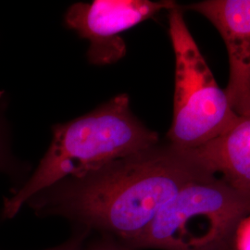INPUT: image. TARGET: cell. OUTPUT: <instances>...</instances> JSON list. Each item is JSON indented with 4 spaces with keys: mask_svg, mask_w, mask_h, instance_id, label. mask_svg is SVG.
Returning a JSON list of instances; mask_svg holds the SVG:
<instances>
[{
    "mask_svg": "<svg viewBox=\"0 0 250 250\" xmlns=\"http://www.w3.org/2000/svg\"><path fill=\"white\" fill-rule=\"evenodd\" d=\"M160 142L158 133L134 115L127 94L68 123L55 125L50 146L33 174L4 198L1 218L13 219L31 197L63 178L80 176Z\"/></svg>",
    "mask_w": 250,
    "mask_h": 250,
    "instance_id": "2",
    "label": "cell"
},
{
    "mask_svg": "<svg viewBox=\"0 0 250 250\" xmlns=\"http://www.w3.org/2000/svg\"><path fill=\"white\" fill-rule=\"evenodd\" d=\"M222 250H231V248H230V242L228 243V245L227 246H225L224 249Z\"/></svg>",
    "mask_w": 250,
    "mask_h": 250,
    "instance_id": "13",
    "label": "cell"
},
{
    "mask_svg": "<svg viewBox=\"0 0 250 250\" xmlns=\"http://www.w3.org/2000/svg\"><path fill=\"white\" fill-rule=\"evenodd\" d=\"M195 150L210 172L250 193V113L239 116L226 133Z\"/></svg>",
    "mask_w": 250,
    "mask_h": 250,
    "instance_id": "7",
    "label": "cell"
},
{
    "mask_svg": "<svg viewBox=\"0 0 250 250\" xmlns=\"http://www.w3.org/2000/svg\"><path fill=\"white\" fill-rule=\"evenodd\" d=\"M89 233L77 232L69 241L66 242V248L64 250H84L83 244Z\"/></svg>",
    "mask_w": 250,
    "mask_h": 250,
    "instance_id": "11",
    "label": "cell"
},
{
    "mask_svg": "<svg viewBox=\"0 0 250 250\" xmlns=\"http://www.w3.org/2000/svg\"><path fill=\"white\" fill-rule=\"evenodd\" d=\"M230 248L231 250H250V214L243 218L235 227Z\"/></svg>",
    "mask_w": 250,
    "mask_h": 250,
    "instance_id": "9",
    "label": "cell"
},
{
    "mask_svg": "<svg viewBox=\"0 0 250 250\" xmlns=\"http://www.w3.org/2000/svg\"><path fill=\"white\" fill-rule=\"evenodd\" d=\"M208 20L226 45L229 78L225 94L238 116L250 113V0H204L181 6Z\"/></svg>",
    "mask_w": 250,
    "mask_h": 250,
    "instance_id": "6",
    "label": "cell"
},
{
    "mask_svg": "<svg viewBox=\"0 0 250 250\" xmlns=\"http://www.w3.org/2000/svg\"><path fill=\"white\" fill-rule=\"evenodd\" d=\"M177 5L170 0L80 2L68 9L64 21L66 26L89 42L86 53L88 62L104 66L116 63L125 57L126 45L121 34Z\"/></svg>",
    "mask_w": 250,
    "mask_h": 250,
    "instance_id": "5",
    "label": "cell"
},
{
    "mask_svg": "<svg viewBox=\"0 0 250 250\" xmlns=\"http://www.w3.org/2000/svg\"><path fill=\"white\" fill-rule=\"evenodd\" d=\"M84 250H133L128 249L127 247L124 246L123 244L115 241L111 238L105 237L102 241L99 242L95 245H91L89 248Z\"/></svg>",
    "mask_w": 250,
    "mask_h": 250,
    "instance_id": "10",
    "label": "cell"
},
{
    "mask_svg": "<svg viewBox=\"0 0 250 250\" xmlns=\"http://www.w3.org/2000/svg\"><path fill=\"white\" fill-rule=\"evenodd\" d=\"M65 250V243L64 244H62L61 246H58V247H56V248H53V249H49V250Z\"/></svg>",
    "mask_w": 250,
    "mask_h": 250,
    "instance_id": "12",
    "label": "cell"
},
{
    "mask_svg": "<svg viewBox=\"0 0 250 250\" xmlns=\"http://www.w3.org/2000/svg\"><path fill=\"white\" fill-rule=\"evenodd\" d=\"M210 174L195 149L160 142L80 176L63 178L26 205L40 218H62L79 232H99L125 245L179 191Z\"/></svg>",
    "mask_w": 250,
    "mask_h": 250,
    "instance_id": "1",
    "label": "cell"
},
{
    "mask_svg": "<svg viewBox=\"0 0 250 250\" xmlns=\"http://www.w3.org/2000/svg\"><path fill=\"white\" fill-rule=\"evenodd\" d=\"M169 36L175 72L173 116L166 141L197 149L226 133L239 116L215 80L179 4L169 10Z\"/></svg>",
    "mask_w": 250,
    "mask_h": 250,
    "instance_id": "4",
    "label": "cell"
},
{
    "mask_svg": "<svg viewBox=\"0 0 250 250\" xmlns=\"http://www.w3.org/2000/svg\"><path fill=\"white\" fill-rule=\"evenodd\" d=\"M250 193L210 174L188 185L124 246L133 250H222L243 218Z\"/></svg>",
    "mask_w": 250,
    "mask_h": 250,
    "instance_id": "3",
    "label": "cell"
},
{
    "mask_svg": "<svg viewBox=\"0 0 250 250\" xmlns=\"http://www.w3.org/2000/svg\"><path fill=\"white\" fill-rule=\"evenodd\" d=\"M7 99L0 93V172L9 175L18 174L21 170L18 161L13 157L10 148V138L8 122L6 119Z\"/></svg>",
    "mask_w": 250,
    "mask_h": 250,
    "instance_id": "8",
    "label": "cell"
}]
</instances>
